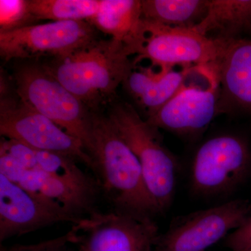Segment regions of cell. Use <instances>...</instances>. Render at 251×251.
Masks as SVG:
<instances>
[{"mask_svg":"<svg viewBox=\"0 0 251 251\" xmlns=\"http://www.w3.org/2000/svg\"><path fill=\"white\" fill-rule=\"evenodd\" d=\"M85 149L100 192L112 211L142 217L160 214L138 158L108 115L92 112Z\"/></svg>","mask_w":251,"mask_h":251,"instance_id":"obj_1","label":"cell"},{"mask_svg":"<svg viewBox=\"0 0 251 251\" xmlns=\"http://www.w3.org/2000/svg\"><path fill=\"white\" fill-rule=\"evenodd\" d=\"M251 25V0H209L205 17L193 29L214 39L228 41Z\"/></svg>","mask_w":251,"mask_h":251,"instance_id":"obj_17","label":"cell"},{"mask_svg":"<svg viewBox=\"0 0 251 251\" xmlns=\"http://www.w3.org/2000/svg\"><path fill=\"white\" fill-rule=\"evenodd\" d=\"M89 23L122 43L132 55L143 48L145 31L140 0H101L98 12Z\"/></svg>","mask_w":251,"mask_h":251,"instance_id":"obj_15","label":"cell"},{"mask_svg":"<svg viewBox=\"0 0 251 251\" xmlns=\"http://www.w3.org/2000/svg\"><path fill=\"white\" fill-rule=\"evenodd\" d=\"M67 234L72 251H154L160 234L153 218L97 210Z\"/></svg>","mask_w":251,"mask_h":251,"instance_id":"obj_6","label":"cell"},{"mask_svg":"<svg viewBox=\"0 0 251 251\" xmlns=\"http://www.w3.org/2000/svg\"><path fill=\"white\" fill-rule=\"evenodd\" d=\"M188 67L159 69L136 67L124 85L135 101L146 112L147 118L161 109L177 92Z\"/></svg>","mask_w":251,"mask_h":251,"instance_id":"obj_16","label":"cell"},{"mask_svg":"<svg viewBox=\"0 0 251 251\" xmlns=\"http://www.w3.org/2000/svg\"><path fill=\"white\" fill-rule=\"evenodd\" d=\"M28 170L7 153L0 151V174L18 184Z\"/></svg>","mask_w":251,"mask_h":251,"instance_id":"obj_25","label":"cell"},{"mask_svg":"<svg viewBox=\"0 0 251 251\" xmlns=\"http://www.w3.org/2000/svg\"><path fill=\"white\" fill-rule=\"evenodd\" d=\"M0 174V243L59 223L77 222Z\"/></svg>","mask_w":251,"mask_h":251,"instance_id":"obj_12","label":"cell"},{"mask_svg":"<svg viewBox=\"0 0 251 251\" xmlns=\"http://www.w3.org/2000/svg\"><path fill=\"white\" fill-rule=\"evenodd\" d=\"M101 0H29L36 21L49 20L89 22L98 12Z\"/></svg>","mask_w":251,"mask_h":251,"instance_id":"obj_19","label":"cell"},{"mask_svg":"<svg viewBox=\"0 0 251 251\" xmlns=\"http://www.w3.org/2000/svg\"><path fill=\"white\" fill-rule=\"evenodd\" d=\"M251 251V250H250V251Z\"/></svg>","mask_w":251,"mask_h":251,"instance_id":"obj_26","label":"cell"},{"mask_svg":"<svg viewBox=\"0 0 251 251\" xmlns=\"http://www.w3.org/2000/svg\"><path fill=\"white\" fill-rule=\"evenodd\" d=\"M4 251H72L67 233L55 239L29 245H14L1 248Z\"/></svg>","mask_w":251,"mask_h":251,"instance_id":"obj_24","label":"cell"},{"mask_svg":"<svg viewBox=\"0 0 251 251\" xmlns=\"http://www.w3.org/2000/svg\"><path fill=\"white\" fill-rule=\"evenodd\" d=\"M221 85L216 62L188 67L176 94L146 119L152 126L181 135L197 134L219 115Z\"/></svg>","mask_w":251,"mask_h":251,"instance_id":"obj_5","label":"cell"},{"mask_svg":"<svg viewBox=\"0 0 251 251\" xmlns=\"http://www.w3.org/2000/svg\"><path fill=\"white\" fill-rule=\"evenodd\" d=\"M0 151L7 153L28 171L37 170L36 150L21 142L2 138Z\"/></svg>","mask_w":251,"mask_h":251,"instance_id":"obj_22","label":"cell"},{"mask_svg":"<svg viewBox=\"0 0 251 251\" xmlns=\"http://www.w3.org/2000/svg\"><path fill=\"white\" fill-rule=\"evenodd\" d=\"M36 156L37 170L66 182L99 189L95 178L91 177L82 171L77 166L76 160L72 157L40 150H36Z\"/></svg>","mask_w":251,"mask_h":251,"instance_id":"obj_20","label":"cell"},{"mask_svg":"<svg viewBox=\"0 0 251 251\" xmlns=\"http://www.w3.org/2000/svg\"><path fill=\"white\" fill-rule=\"evenodd\" d=\"M12 81L15 92L25 103L80 140L85 148L89 139L92 112L42 62L19 61L14 68Z\"/></svg>","mask_w":251,"mask_h":251,"instance_id":"obj_4","label":"cell"},{"mask_svg":"<svg viewBox=\"0 0 251 251\" xmlns=\"http://www.w3.org/2000/svg\"><path fill=\"white\" fill-rule=\"evenodd\" d=\"M225 245L232 251L251 250V216L225 238Z\"/></svg>","mask_w":251,"mask_h":251,"instance_id":"obj_23","label":"cell"},{"mask_svg":"<svg viewBox=\"0 0 251 251\" xmlns=\"http://www.w3.org/2000/svg\"><path fill=\"white\" fill-rule=\"evenodd\" d=\"M36 22L29 0L0 1V31H11L32 25Z\"/></svg>","mask_w":251,"mask_h":251,"instance_id":"obj_21","label":"cell"},{"mask_svg":"<svg viewBox=\"0 0 251 251\" xmlns=\"http://www.w3.org/2000/svg\"><path fill=\"white\" fill-rule=\"evenodd\" d=\"M249 201L235 200L180 216L159 234L154 251H206L251 216Z\"/></svg>","mask_w":251,"mask_h":251,"instance_id":"obj_10","label":"cell"},{"mask_svg":"<svg viewBox=\"0 0 251 251\" xmlns=\"http://www.w3.org/2000/svg\"><path fill=\"white\" fill-rule=\"evenodd\" d=\"M128 50L115 39H97L73 53L43 63L92 112L116 102L117 91L135 69Z\"/></svg>","mask_w":251,"mask_h":251,"instance_id":"obj_2","label":"cell"},{"mask_svg":"<svg viewBox=\"0 0 251 251\" xmlns=\"http://www.w3.org/2000/svg\"><path fill=\"white\" fill-rule=\"evenodd\" d=\"M9 85L1 79L0 134L40 151L62 153L90 168L91 160L80 140L68 133L40 112L10 93Z\"/></svg>","mask_w":251,"mask_h":251,"instance_id":"obj_7","label":"cell"},{"mask_svg":"<svg viewBox=\"0 0 251 251\" xmlns=\"http://www.w3.org/2000/svg\"><path fill=\"white\" fill-rule=\"evenodd\" d=\"M87 21H60L0 31V55L11 60L39 61L66 57L98 39Z\"/></svg>","mask_w":251,"mask_h":251,"instance_id":"obj_9","label":"cell"},{"mask_svg":"<svg viewBox=\"0 0 251 251\" xmlns=\"http://www.w3.org/2000/svg\"><path fill=\"white\" fill-rule=\"evenodd\" d=\"M251 171V152L242 138L223 135L206 140L193 158L191 189L202 197H216L232 192Z\"/></svg>","mask_w":251,"mask_h":251,"instance_id":"obj_8","label":"cell"},{"mask_svg":"<svg viewBox=\"0 0 251 251\" xmlns=\"http://www.w3.org/2000/svg\"><path fill=\"white\" fill-rule=\"evenodd\" d=\"M41 201L79 221L96 209L100 190L66 182L39 170L27 171L18 184Z\"/></svg>","mask_w":251,"mask_h":251,"instance_id":"obj_14","label":"cell"},{"mask_svg":"<svg viewBox=\"0 0 251 251\" xmlns=\"http://www.w3.org/2000/svg\"><path fill=\"white\" fill-rule=\"evenodd\" d=\"M107 115L139 161L149 191L160 213L174 198L178 164L162 143L158 128L143 120L130 104H112Z\"/></svg>","mask_w":251,"mask_h":251,"instance_id":"obj_3","label":"cell"},{"mask_svg":"<svg viewBox=\"0 0 251 251\" xmlns=\"http://www.w3.org/2000/svg\"><path fill=\"white\" fill-rule=\"evenodd\" d=\"M216 62L221 85L219 113L251 112V41H226Z\"/></svg>","mask_w":251,"mask_h":251,"instance_id":"obj_13","label":"cell"},{"mask_svg":"<svg viewBox=\"0 0 251 251\" xmlns=\"http://www.w3.org/2000/svg\"><path fill=\"white\" fill-rule=\"evenodd\" d=\"M209 0H143L142 18L172 28L193 29L205 17Z\"/></svg>","mask_w":251,"mask_h":251,"instance_id":"obj_18","label":"cell"},{"mask_svg":"<svg viewBox=\"0 0 251 251\" xmlns=\"http://www.w3.org/2000/svg\"><path fill=\"white\" fill-rule=\"evenodd\" d=\"M143 22L145 41L133 59L135 67L143 60L159 69L215 62L226 41L211 39L193 29L166 27L145 20Z\"/></svg>","mask_w":251,"mask_h":251,"instance_id":"obj_11","label":"cell"}]
</instances>
